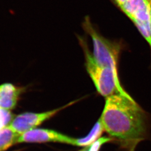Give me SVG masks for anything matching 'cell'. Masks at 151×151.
Returning <instances> with one entry per match:
<instances>
[{
	"label": "cell",
	"mask_w": 151,
	"mask_h": 151,
	"mask_svg": "<svg viewBox=\"0 0 151 151\" xmlns=\"http://www.w3.org/2000/svg\"><path fill=\"white\" fill-rule=\"evenodd\" d=\"M99 119L104 131L127 151H135L138 145L149 137V116L128 93L105 98Z\"/></svg>",
	"instance_id": "cell-1"
},
{
	"label": "cell",
	"mask_w": 151,
	"mask_h": 151,
	"mask_svg": "<svg viewBox=\"0 0 151 151\" xmlns=\"http://www.w3.org/2000/svg\"><path fill=\"white\" fill-rule=\"evenodd\" d=\"M79 40L85 54L87 72L97 92L105 98L117 93H128L121 85L118 72L110 68L98 65L86 43L82 39H79Z\"/></svg>",
	"instance_id": "cell-2"
},
{
	"label": "cell",
	"mask_w": 151,
	"mask_h": 151,
	"mask_svg": "<svg viewBox=\"0 0 151 151\" xmlns=\"http://www.w3.org/2000/svg\"><path fill=\"white\" fill-rule=\"evenodd\" d=\"M83 27L91 38L93 43L92 54L95 62L98 65L118 72L119 55L122 49L120 44L104 37L93 27L88 17L83 23Z\"/></svg>",
	"instance_id": "cell-3"
},
{
	"label": "cell",
	"mask_w": 151,
	"mask_h": 151,
	"mask_svg": "<svg viewBox=\"0 0 151 151\" xmlns=\"http://www.w3.org/2000/svg\"><path fill=\"white\" fill-rule=\"evenodd\" d=\"M120 9L149 44L151 53V0H127Z\"/></svg>",
	"instance_id": "cell-4"
},
{
	"label": "cell",
	"mask_w": 151,
	"mask_h": 151,
	"mask_svg": "<svg viewBox=\"0 0 151 151\" xmlns=\"http://www.w3.org/2000/svg\"><path fill=\"white\" fill-rule=\"evenodd\" d=\"M73 102L62 108L55 109L48 111L33 113H25L16 116L12 120L9 126L19 134H22L29 130L35 129L47 120L51 118L61 110L73 104Z\"/></svg>",
	"instance_id": "cell-5"
},
{
	"label": "cell",
	"mask_w": 151,
	"mask_h": 151,
	"mask_svg": "<svg viewBox=\"0 0 151 151\" xmlns=\"http://www.w3.org/2000/svg\"><path fill=\"white\" fill-rule=\"evenodd\" d=\"M75 138L53 130L33 129L19 136L17 143H60L74 145Z\"/></svg>",
	"instance_id": "cell-6"
},
{
	"label": "cell",
	"mask_w": 151,
	"mask_h": 151,
	"mask_svg": "<svg viewBox=\"0 0 151 151\" xmlns=\"http://www.w3.org/2000/svg\"><path fill=\"white\" fill-rule=\"evenodd\" d=\"M22 89L11 83L0 86V108L7 110L12 109L16 105Z\"/></svg>",
	"instance_id": "cell-7"
},
{
	"label": "cell",
	"mask_w": 151,
	"mask_h": 151,
	"mask_svg": "<svg viewBox=\"0 0 151 151\" xmlns=\"http://www.w3.org/2000/svg\"><path fill=\"white\" fill-rule=\"evenodd\" d=\"M104 131L103 128V125L99 119L90 133L86 136L81 138H75V143L73 146L79 147H86L91 145L94 142L98 140Z\"/></svg>",
	"instance_id": "cell-8"
},
{
	"label": "cell",
	"mask_w": 151,
	"mask_h": 151,
	"mask_svg": "<svg viewBox=\"0 0 151 151\" xmlns=\"http://www.w3.org/2000/svg\"><path fill=\"white\" fill-rule=\"evenodd\" d=\"M20 134L8 125L0 130V151H4L17 143Z\"/></svg>",
	"instance_id": "cell-9"
},
{
	"label": "cell",
	"mask_w": 151,
	"mask_h": 151,
	"mask_svg": "<svg viewBox=\"0 0 151 151\" xmlns=\"http://www.w3.org/2000/svg\"><path fill=\"white\" fill-rule=\"evenodd\" d=\"M13 120V115L9 110L0 108V130L10 124Z\"/></svg>",
	"instance_id": "cell-10"
},
{
	"label": "cell",
	"mask_w": 151,
	"mask_h": 151,
	"mask_svg": "<svg viewBox=\"0 0 151 151\" xmlns=\"http://www.w3.org/2000/svg\"><path fill=\"white\" fill-rule=\"evenodd\" d=\"M113 1L119 8H120L126 2L127 0H113Z\"/></svg>",
	"instance_id": "cell-11"
},
{
	"label": "cell",
	"mask_w": 151,
	"mask_h": 151,
	"mask_svg": "<svg viewBox=\"0 0 151 151\" xmlns=\"http://www.w3.org/2000/svg\"><path fill=\"white\" fill-rule=\"evenodd\" d=\"M91 145L85 147H83V148H82V149L80 151H90V148H91Z\"/></svg>",
	"instance_id": "cell-12"
}]
</instances>
